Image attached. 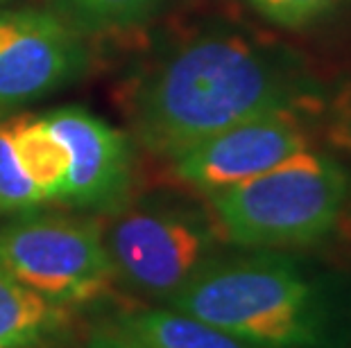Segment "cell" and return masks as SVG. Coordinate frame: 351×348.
I'll use <instances>...</instances> for the list:
<instances>
[{"mask_svg":"<svg viewBox=\"0 0 351 348\" xmlns=\"http://www.w3.org/2000/svg\"><path fill=\"white\" fill-rule=\"evenodd\" d=\"M324 100L300 50L231 21H208L168 39L134 70L125 116L134 143L168 161L247 118Z\"/></svg>","mask_w":351,"mask_h":348,"instance_id":"6da1fadb","label":"cell"},{"mask_svg":"<svg viewBox=\"0 0 351 348\" xmlns=\"http://www.w3.org/2000/svg\"><path fill=\"white\" fill-rule=\"evenodd\" d=\"M166 308L258 348H333L340 332L328 278L279 249L229 247Z\"/></svg>","mask_w":351,"mask_h":348,"instance_id":"7a4b0ae2","label":"cell"},{"mask_svg":"<svg viewBox=\"0 0 351 348\" xmlns=\"http://www.w3.org/2000/svg\"><path fill=\"white\" fill-rule=\"evenodd\" d=\"M100 219L114 285L150 306H166L229 249L206 199L182 186L136 192Z\"/></svg>","mask_w":351,"mask_h":348,"instance_id":"3957f363","label":"cell"},{"mask_svg":"<svg viewBox=\"0 0 351 348\" xmlns=\"http://www.w3.org/2000/svg\"><path fill=\"white\" fill-rule=\"evenodd\" d=\"M204 199L229 247L293 251L322 242L340 224L351 172L333 150L313 145Z\"/></svg>","mask_w":351,"mask_h":348,"instance_id":"277c9868","label":"cell"},{"mask_svg":"<svg viewBox=\"0 0 351 348\" xmlns=\"http://www.w3.org/2000/svg\"><path fill=\"white\" fill-rule=\"evenodd\" d=\"M0 271L62 308L100 301L114 287L102 219L80 211L36 209L0 224Z\"/></svg>","mask_w":351,"mask_h":348,"instance_id":"5b68a950","label":"cell"},{"mask_svg":"<svg viewBox=\"0 0 351 348\" xmlns=\"http://www.w3.org/2000/svg\"><path fill=\"white\" fill-rule=\"evenodd\" d=\"M324 102L274 109L231 124L168 159L170 174L177 186L199 197L254 179L306 147L317 145Z\"/></svg>","mask_w":351,"mask_h":348,"instance_id":"8992f818","label":"cell"},{"mask_svg":"<svg viewBox=\"0 0 351 348\" xmlns=\"http://www.w3.org/2000/svg\"><path fill=\"white\" fill-rule=\"evenodd\" d=\"M91 66V48L62 14L39 7L0 12V113L75 84Z\"/></svg>","mask_w":351,"mask_h":348,"instance_id":"52a82bcc","label":"cell"},{"mask_svg":"<svg viewBox=\"0 0 351 348\" xmlns=\"http://www.w3.org/2000/svg\"><path fill=\"white\" fill-rule=\"evenodd\" d=\"M69 152V179L59 206L107 217L136 195V145L130 134L80 105L43 113Z\"/></svg>","mask_w":351,"mask_h":348,"instance_id":"ba28073f","label":"cell"},{"mask_svg":"<svg viewBox=\"0 0 351 348\" xmlns=\"http://www.w3.org/2000/svg\"><path fill=\"white\" fill-rule=\"evenodd\" d=\"M102 323L143 348H258L197 317L150 303L118 308Z\"/></svg>","mask_w":351,"mask_h":348,"instance_id":"9c48e42d","label":"cell"},{"mask_svg":"<svg viewBox=\"0 0 351 348\" xmlns=\"http://www.w3.org/2000/svg\"><path fill=\"white\" fill-rule=\"evenodd\" d=\"M69 308L55 306L0 271V348H57L69 342Z\"/></svg>","mask_w":351,"mask_h":348,"instance_id":"30bf717a","label":"cell"},{"mask_svg":"<svg viewBox=\"0 0 351 348\" xmlns=\"http://www.w3.org/2000/svg\"><path fill=\"white\" fill-rule=\"evenodd\" d=\"M12 136L23 172L46 204H57L69 179V152L64 143L48 127L46 118L34 113L12 116Z\"/></svg>","mask_w":351,"mask_h":348,"instance_id":"8fae6325","label":"cell"},{"mask_svg":"<svg viewBox=\"0 0 351 348\" xmlns=\"http://www.w3.org/2000/svg\"><path fill=\"white\" fill-rule=\"evenodd\" d=\"M163 0H57V14L82 34L127 32L147 23Z\"/></svg>","mask_w":351,"mask_h":348,"instance_id":"7c38bea8","label":"cell"},{"mask_svg":"<svg viewBox=\"0 0 351 348\" xmlns=\"http://www.w3.org/2000/svg\"><path fill=\"white\" fill-rule=\"evenodd\" d=\"M46 206V199L21 168L12 136V118H0V215Z\"/></svg>","mask_w":351,"mask_h":348,"instance_id":"4fadbf2b","label":"cell"},{"mask_svg":"<svg viewBox=\"0 0 351 348\" xmlns=\"http://www.w3.org/2000/svg\"><path fill=\"white\" fill-rule=\"evenodd\" d=\"M267 23L283 29H304L333 16L347 0H243Z\"/></svg>","mask_w":351,"mask_h":348,"instance_id":"5bb4252c","label":"cell"},{"mask_svg":"<svg viewBox=\"0 0 351 348\" xmlns=\"http://www.w3.org/2000/svg\"><path fill=\"white\" fill-rule=\"evenodd\" d=\"M322 131L331 145L328 150L338 154L351 172V79L326 95Z\"/></svg>","mask_w":351,"mask_h":348,"instance_id":"9a60e30c","label":"cell"},{"mask_svg":"<svg viewBox=\"0 0 351 348\" xmlns=\"http://www.w3.org/2000/svg\"><path fill=\"white\" fill-rule=\"evenodd\" d=\"M82 348H143V346L136 344L127 335H123V332L114 330L111 325L100 323L98 328H93L88 332L86 342Z\"/></svg>","mask_w":351,"mask_h":348,"instance_id":"2e32d148","label":"cell"},{"mask_svg":"<svg viewBox=\"0 0 351 348\" xmlns=\"http://www.w3.org/2000/svg\"><path fill=\"white\" fill-rule=\"evenodd\" d=\"M14 3H16V0H0V12L7 10V7H14Z\"/></svg>","mask_w":351,"mask_h":348,"instance_id":"e0dca14e","label":"cell"}]
</instances>
